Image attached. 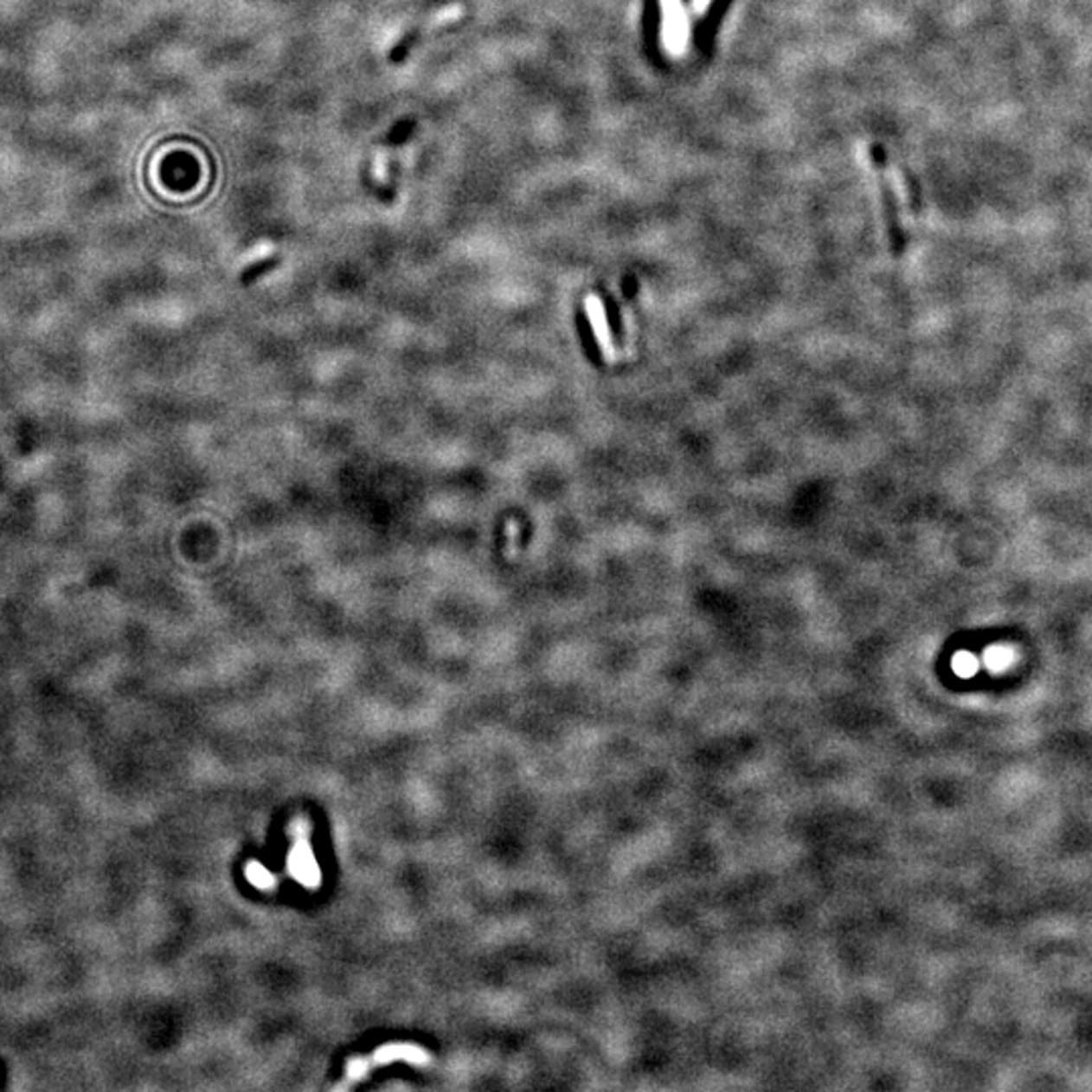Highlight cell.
I'll use <instances>...</instances> for the list:
<instances>
[{"instance_id":"cell-3","label":"cell","mask_w":1092,"mask_h":1092,"mask_svg":"<svg viewBox=\"0 0 1092 1092\" xmlns=\"http://www.w3.org/2000/svg\"><path fill=\"white\" fill-rule=\"evenodd\" d=\"M953 668H955L959 676L969 678L977 671V662L973 656H969V653H959V656L955 658V662H953Z\"/></svg>"},{"instance_id":"cell-1","label":"cell","mask_w":1092,"mask_h":1092,"mask_svg":"<svg viewBox=\"0 0 1092 1092\" xmlns=\"http://www.w3.org/2000/svg\"><path fill=\"white\" fill-rule=\"evenodd\" d=\"M662 13V27L659 39L665 53L671 57H680L688 49L690 41V19L682 0H659Z\"/></svg>"},{"instance_id":"cell-4","label":"cell","mask_w":1092,"mask_h":1092,"mask_svg":"<svg viewBox=\"0 0 1092 1092\" xmlns=\"http://www.w3.org/2000/svg\"><path fill=\"white\" fill-rule=\"evenodd\" d=\"M987 664L992 665L993 670L1005 668V665L1010 664V652L1001 650V647H995V650H992V652L987 653Z\"/></svg>"},{"instance_id":"cell-2","label":"cell","mask_w":1092,"mask_h":1092,"mask_svg":"<svg viewBox=\"0 0 1092 1092\" xmlns=\"http://www.w3.org/2000/svg\"><path fill=\"white\" fill-rule=\"evenodd\" d=\"M587 314H589L593 332H595V338L599 342V346L603 348L605 357L609 360L615 357V348L613 342H611V332L607 326V316H605V308L601 304V299L597 296H589L587 298Z\"/></svg>"},{"instance_id":"cell-5","label":"cell","mask_w":1092,"mask_h":1092,"mask_svg":"<svg viewBox=\"0 0 1092 1092\" xmlns=\"http://www.w3.org/2000/svg\"><path fill=\"white\" fill-rule=\"evenodd\" d=\"M710 3H712V0H692V13L696 16L706 15V10H708V7H710Z\"/></svg>"}]
</instances>
